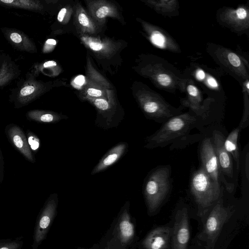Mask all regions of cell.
Masks as SVG:
<instances>
[{
    "label": "cell",
    "instance_id": "cell-1",
    "mask_svg": "<svg viewBox=\"0 0 249 249\" xmlns=\"http://www.w3.org/2000/svg\"><path fill=\"white\" fill-rule=\"evenodd\" d=\"M197 121L195 116L188 113L173 116L146 138L144 147L149 149L164 147L188 134Z\"/></svg>",
    "mask_w": 249,
    "mask_h": 249
},
{
    "label": "cell",
    "instance_id": "cell-2",
    "mask_svg": "<svg viewBox=\"0 0 249 249\" xmlns=\"http://www.w3.org/2000/svg\"><path fill=\"white\" fill-rule=\"evenodd\" d=\"M171 169L169 166H159L149 174L143 185V194L148 212L156 211L171 190Z\"/></svg>",
    "mask_w": 249,
    "mask_h": 249
},
{
    "label": "cell",
    "instance_id": "cell-3",
    "mask_svg": "<svg viewBox=\"0 0 249 249\" xmlns=\"http://www.w3.org/2000/svg\"><path fill=\"white\" fill-rule=\"evenodd\" d=\"M190 190L203 217L222 196L220 185L215 183L201 166L192 174Z\"/></svg>",
    "mask_w": 249,
    "mask_h": 249
},
{
    "label": "cell",
    "instance_id": "cell-4",
    "mask_svg": "<svg viewBox=\"0 0 249 249\" xmlns=\"http://www.w3.org/2000/svg\"><path fill=\"white\" fill-rule=\"evenodd\" d=\"M232 213L231 209L224 205L222 196L215 203L206 221L203 230L198 238L206 249H213L225 223Z\"/></svg>",
    "mask_w": 249,
    "mask_h": 249
},
{
    "label": "cell",
    "instance_id": "cell-5",
    "mask_svg": "<svg viewBox=\"0 0 249 249\" xmlns=\"http://www.w3.org/2000/svg\"><path fill=\"white\" fill-rule=\"evenodd\" d=\"M81 42L95 57L100 60H111L119 55L122 42L109 38H101L77 33Z\"/></svg>",
    "mask_w": 249,
    "mask_h": 249
},
{
    "label": "cell",
    "instance_id": "cell-6",
    "mask_svg": "<svg viewBox=\"0 0 249 249\" xmlns=\"http://www.w3.org/2000/svg\"><path fill=\"white\" fill-rule=\"evenodd\" d=\"M57 204V194H52L46 201L37 217L33 234V241L32 244L33 249H37L46 238L54 217Z\"/></svg>",
    "mask_w": 249,
    "mask_h": 249
},
{
    "label": "cell",
    "instance_id": "cell-7",
    "mask_svg": "<svg viewBox=\"0 0 249 249\" xmlns=\"http://www.w3.org/2000/svg\"><path fill=\"white\" fill-rule=\"evenodd\" d=\"M200 157L202 167L212 180L219 185L222 181L228 191L231 192L232 188L226 181L220 172L212 137L205 138L202 141L200 147Z\"/></svg>",
    "mask_w": 249,
    "mask_h": 249
},
{
    "label": "cell",
    "instance_id": "cell-8",
    "mask_svg": "<svg viewBox=\"0 0 249 249\" xmlns=\"http://www.w3.org/2000/svg\"><path fill=\"white\" fill-rule=\"evenodd\" d=\"M88 13L93 20L103 29L107 22V18L110 17L124 23V18L118 6L110 1L106 0H85Z\"/></svg>",
    "mask_w": 249,
    "mask_h": 249
},
{
    "label": "cell",
    "instance_id": "cell-9",
    "mask_svg": "<svg viewBox=\"0 0 249 249\" xmlns=\"http://www.w3.org/2000/svg\"><path fill=\"white\" fill-rule=\"evenodd\" d=\"M172 249H187L190 238V230L187 209L178 210L172 229Z\"/></svg>",
    "mask_w": 249,
    "mask_h": 249
},
{
    "label": "cell",
    "instance_id": "cell-10",
    "mask_svg": "<svg viewBox=\"0 0 249 249\" xmlns=\"http://www.w3.org/2000/svg\"><path fill=\"white\" fill-rule=\"evenodd\" d=\"M136 96L142 111L148 118L158 123H164L175 116L173 112L164 104L143 94L139 93Z\"/></svg>",
    "mask_w": 249,
    "mask_h": 249
},
{
    "label": "cell",
    "instance_id": "cell-11",
    "mask_svg": "<svg viewBox=\"0 0 249 249\" xmlns=\"http://www.w3.org/2000/svg\"><path fill=\"white\" fill-rule=\"evenodd\" d=\"M212 140L218 161L220 172L229 178L233 177V164L232 158L224 147L225 137L218 130H214L212 134Z\"/></svg>",
    "mask_w": 249,
    "mask_h": 249
},
{
    "label": "cell",
    "instance_id": "cell-12",
    "mask_svg": "<svg viewBox=\"0 0 249 249\" xmlns=\"http://www.w3.org/2000/svg\"><path fill=\"white\" fill-rule=\"evenodd\" d=\"M73 16L77 33L93 36L102 31L103 29L93 20L80 3L74 5Z\"/></svg>",
    "mask_w": 249,
    "mask_h": 249
},
{
    "label": "cell",
    "instance_id": "cell-13",
    "mask_svg": "<svg viewBox=\"0 0 249 249\" xmlns=\"http://www.w3.org/2000/svg\"><path fill=\"white\" fill-rule=\"evenodd\" d=\"M6 135L15 148L29 161H36L28 145L27 137L22 129L18 125L11 124L5 128Z\"/></svg>",
    "mask_w": 249,
    "mask_h": 249
},
{
    "label": "cell",
    "instance_id": "cell-14",
    "mask_svg": "<svg viewBox=\"0 0 249 249\" xmlns=\"http://www.w3.org/2000/svg\"><path fill=\"white\" fill-rule=\"evenodd\" d=\"M172 229L167 226L158 227L151 231L143 242L146 249H168Z\"/></svg>",
    "mask_w": 249,
    "mask_h": 249
},
{
    "label": "cell",
    "instance_id": "cell-15",
    "mask_svg": "<svg viewBox=\"0 0 249 249\" xmlns=\"http://www.w3.org/2000/svg\"><path fill=\"white\" fill-rule=\"evenodd\" d=\"M128 147L125 142H121L110 149L93 168L91 175H95L112 166L124 155Z\"/></svg>",
    "mask_w": 249,
    "mask_h": 249
},
{
    "label": "cell",
    "instance_id": "cell-16",
    "mask_svg": "<svg viewBox=\"0 0 249 249\" xmlns=\"http://www.w3.org/2000/svg\"><path fill=\"white\" fill-rule=\"evenodd\" d=\"M79 97L84 101L89 98H103L116 104L111 89H106L88 79L85 85L79 93Z\"/></svg>",
    "mask_w": 249,
    "mask_h": 249
},
{
    "label": "cell",
    "instance_id": "cell-17",
    "mask_svg": "<svg viewBox=\"0 0 249 249\" xmlns=\"http://www.w3.org/2000/svg\"><path fill=\"white\" fill-rule=\"evenodd\" d=\"M240 128L238 126L233 129L225 138L224 147L230 154L236 162L237 173H238L240 166V153L238 146V136Z\"/></svg>",
    "mask_w": 249,
    "mask_h": 249
},
{
    "label": "cell",
    "instance_id": "cell-18",
    "mask_svg": "<svg viewBox=\"0 0 249 249\" xmlns=\"http://www.w3.org/2000/svg\"><path fill=\"white\" fill-rule=\"evenodd\" d=\"M28 120L41 123H56L68 117L61 114L50 111L33 110L27 114Z\"/></svg>",
    "mask_w": 249,
    "mask_h": 249
},
{
    "label": "cell",
    "instance_id": "cell-19",
    "mask_svg": "<svg viewBox=\"0 0 249 249\" xmlns=\"http://www.w3.org/2000/svg\"><path fill=\"white\" fill-rule=\"evenodd\" d=\"M86 75L87 79L107 89H111L110 83L92 65L89 56L87 58Z\"/></svg>",
    "mask_w": 249,
    "mask_h": 249
},
{
    "label": "cell",
    "instance_id": "cell-20",
    "mask_svg": "<svg viewBox=\"0 0 249 249\" xmlns=\"http://www.w3.org/2000/svg\"><path fill=\"white\" fill-rule=\"evenodd\" d=\"M119 223V233L122 241L126 242L131 239L134 234V228L126 211L122 215Z\"/></svg>",
    "mask_w": 249,
    "mask_h": 249
},
{
    "label": "cell",
    "instance_id": "cell-21",
    "mask_svg": "<svg viewBox=\"0 0 249 249\" xmlns=\"http://www.w3.org/2000/svg\"><path fill=\"white\" fill-rule=\"evenodd\" d=\"M24 244L23 237H18L15 239L0 240V249H21Z\"/></svg>",
    "mask_w": 249,
    "mask_h": 249
},
{
    "label": "cell",
    "instance_id": "cell-22",
    "mask_svg": "<svg viewBox=\"0 0 249 249\" xmlns=\"http://www.w3.org/2000/svg\"><path fill=\"white\" fill-rule=\"evenodd\" d=\"M72 14L73 7L70 5L65 6L60 10L57 17V20L61 23L67 24Z\"/></svg>",
    "mask_w": 249,
    "mask_h": 249
},
{
    "label": "cell",
    "instance_id": "cell-23",
    "mask_svg": "<svg viewBox=\"0 0 249 249\" xmlns=\"http://www.w3.org/2000/svg\"><path fill=\"white\" fill-rule=\"evenodd\" d=\"M26 133L27 142L31 151L34 152L37 151L40 146L39 139L36 134L30 130L27 131Z\"/></svg>",
    "mask_w": 249,
    "mask_h": 249
},
{
    "label": "cell",
    "instance_id": "cell-24",
    "mask_svg": "<svg viewBox=\"0 0 249 249\" xmlns=\"http://www.w3.org/2000/svg\"><path fill=\"white\" fill-rule=\"evenodd\" d=\"M157 80L158 83L163 86H168L171 83L170 77L166 74H160L157 76Z\"/></svg>",
    "mask_w": 249,
    "mask_h": 249
},
{
    "label": "cell",
    "instance_id": "cell-25",
    "mask_svg": "<svg viewBox=\"0 0 249 249\" xmlns=\"http://www.w3.org/2000/svg\"><path fill=\"white\" fill-rule=\"evenodd\" d=\"M152 42L159 46H164V38L160 33H155L151 36Z\"/></svg>",
    "mask_w": 249,
    "mask_h": 249
},
{
    "label": "cell",
    "instance_id": "cell-26",
    "mask_svg": "<svg viewBox=\"0 0 249 249\" xmlns=\"http://www.w3.org/2000/svg\"><path fill=\"white\" fill-rule=\"evenodd\" d=\"M228 59L230 63L235 67H239L241 65V61L239 57L234 53H229L228 55Z\"/></svg>",
    "mask_w": 249,
    "mask_h": 249
},
{
    "label": "cell",
    "instance_id": "cell-27",
    "mask_svg": "<svg viewBox=\"0 0 249 249\" xmlns=\"http://www.w3.org/2000/svg\"><path fill=\"white\" fill-rule=\"evenodd\" d=\"M35 88L32 86H27L23 87L20 90V93L23 96L32 94L35 91Z\"/></svg>",
    "mask_w": 249,
    "mask_h": 249
},
{
    "label": "cell",
    "instance_id": "cell-28",
    "mask_svg": "<svg viewBox=\"0 0 249 249\" xmlns=\"http://www.w3.org/2000/svg\"><path fill=\"white\" fill-rule=\"evenodd\" d=\"M237 17L240 19L245 18L247 16V13L246 10L243 8H238L236 12Z\"/></svg>",
    "mask_w": 249,
    "mask_h": 249
},
{
    "label": "cell",
    "instance_id": "cell-29",
    "mask_svg": "<svg viewBox=\"0 0 249 249\" xmlns=\"http://www.w3.org/2000/svg\"><path fill=\"white\" fill-rule=\"evenodd\" d=\"M4 162L2 153L0 149V183L3 179Z\"/></svg>",
    "mask_w": 249,
    "mask_h": 249
},
{
    "label": "cell",
    "instance_id": "cell-30",
    "mask_svg": "<svg viewBox=\"0 0 249 249\" xmlns=\"http://www.w3.org/2000/svg\"><path fill=\"white\" fill-rule=\"evenodd\" d=\"M188 93L193 97H196L198 95V90L197 88L193 85H189L187 87Z\"/></svg>",
    "mask_w": 249,
    "mask_h": 249
},
{
    "label": "cell",
    "instance_id": "cell-31",
    "mask_svg": "<svg viewBox=\"0 0 249 249\" xmlns=\"http://www.w3.org/2000/svg\"><path fill=\"white\" fill-rule=\"evenodd\" d=\"M10 38L15 43H18L21 42L22 38L20 35L17 33H13L10 35Z\"/></svg>",
    "mask_w": 249,
    "mask_h": 249
},
{
    "label": "cell",
    "instance_id": "cell-32",
    "mask_svg": "<svg viewBox=\"0 0 249 249\" xmlns=\"http://www.w3.org/2000/svg\"><path fill=\"white\" fill-rule=\"evenodd\" d=\"M208 83L212 87L216 88L218 86L216 81L212 77L208 79Z\"/></svg>",
    "mask_w": 249,
    "mask_h": 249
},
{
    "label": "cell",
    "instance_id": "cell-33",
    "mask_svg": "<svg viewBox=\"0 0 249 249\" xmlns=\"http://www.w3.org/2000/svg\"><path fill=\"white\" fill-rule=\"evenodd\" d=\"M196 75L199 79L202 80L205 77V73L202 70H199L197 71Z\"/></svg>",
    "mask_w": 249,
    "mask_h": 249
},
{
    "label": "cell",
    "instance_id": "cell-34",
    "mask_svg": "<svg viewBox=\"0 0 249 249\" xmlns=\"http://www.w3.org/2000/svg\"><path fill=\"white\" fill-rule=\"evenodd\" d=\"M56 63L55 61H47V62H46L45 63H44V64H43V67L44 68H47L49 67L54 66H56Z\"/></svg>",
    "mask_w": 249,
    "mask_h": 249
},
{
    "label": "cell",
    "instance_id": "cell-35",
    "mask_svg": "<svg viewBox=\"0 0 249 249\" xmlns=\"http://www.w3.org/2000/svg\"><path fill=\"white\" fill-rule=\"evenodd\" d=\"M1 1L2 2H3L6 3H11V2L14 1L12 0H1Z\"/></svg>",
    "mask_w": 249,
    "mask_h": 249
},
{
    "label": "cell",
    "instance_id": "cell-36",
    "mask_svg": "<svg viewBox=\"0 0 249 249\" xmlns=\"http://www.w3.org/2000/svg\"><path fill=\"white\" fill-rule=\"evenodd\" d=\"M249 82L248 81V82H247V85H246V86H247V88L248 90L249 89Z\"/></svg>",
    "mask_w": 249,
    "mask_h": 249
}]
</instances>
